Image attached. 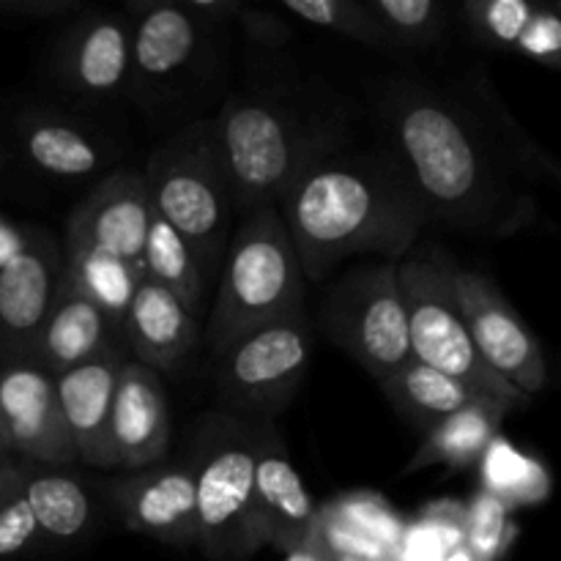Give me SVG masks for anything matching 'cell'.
I'll return each instance as SVG.
<instances>
[{
	"label": "cell",
	"instance_id": "obj_1",
	"mask_svg": "<svg viewBox=\"0 0 561 561\" xmlns=\"http://www.w3.org/2000/svg\"><path fill=\"white\" fill-rule=\"evenodd\" d=\"M373 107L381 146L414 184L427 225L502 239L535 222L546 157L485 77H389Z\"/></svg>",
	"mask_w": 561,
	"mask_h": 561
},
{
	"label": "cell",
	"instance_id": "obj_2",
	"mask_svg": "<svg viewBox=\"0 0 561 561\" xmlns=\"http://www.w3.org/2000/svg\"><path fill=\"white\" fill-rule=\"evenodd\" d=\"M277 211L307 285L351 255L398 263L427 228V211L398 159L383 146L343 142L294 181Z\"/></svg>",
	"mask_w": 561,
	"mask_h": 561
},
{
	"label": "cell",
	"instance_id": "obj_3",
	"mask_svg": "<svg viewBox=\"0 0 561 561\" xmlns=\"http://www.w3.org/2000/svg\"><path fill=\"white\" fill-rule=\"evenodd\" d=\"M214 129L236 219L277 206L310 164L351 140L343 104L310 85L230 93Z\"/></svg>",
	"mask_w": 561,
	"mask_h": 561
},
{
	"label": "cell",
	"instance_id": "obj_4",
	"mask_svg": "<svg viewBox=\"0 0 561 561\" xmlns=\"http://www.w3.org/2000/svg\"><path fill=\"white\" fill-rule=\"evenodd\" d=\"M142 179L153 214L190 247L203 283L214 290L236 219L214 118H195L170 131L148 157Z\"/></svg>",
	"mask_w": 561,
	"mask_h": 561
},
{
	"label": "cell",
	"instance_id": "obj_5",
	"mask_svg": "<svg viewBox=\"0 0 561 561\" xmlns=\"http://www.w3.org/2000/svg\"><path fill=\"white\" fill-rule=\"evenodd\" d=\"M307 279L277 206L239 219L230 236L203 340L211 356L263 323L305 316Z\"/></svg>",
	"mask_w": 561,
	"mask_h": 561
},
{
	"label": "cell",
	"instance_id": "obj_6",
	"mask_svg": "<svg viewBox=\"0 0 561 561\" xmlns=\"http://www.w3.org/2000/svg\"><path fill=\"white\" fill-rule=\"evenodd\" d=\"M186 466L195 480V546L214 561H247L266 548L255 507L252 420L230 411L203 414Z\"/></svg>",
	"mask_w": 561,
	"mask_h": 561
},
{
	"label": "cell",
	"instance_id": "obj_7",
	"mask_svg": "<svg viewBox=\"0 0 561 561\" xmlns=\"http://www.w3.org/2000/svg\"><path fill=\"white\" fill-rule=\"evenodd\" d=\"M455 266L458 263L442 247L422 239L398 261V288L409 323L411 362L466 383L482 400H491L502 409H526L531 400L488 370L477 354L455 301Z\"/></svg>",
	"mask_w": 561,
	"mask_h": 561
},
{
	"label": "cell",
	"instance_id": "obj_8",
	"mask_svg": "<svg viewBox=\"0 0 561 561\" xmlns=\"http://www.w3.org/2000/svg\"><path fill=\"white\" fill-rule=\"evenodd\" d=\"M129 96L142 113H168L208 91L219 69V42L225 22H211L186 3H131Z\"/></svg>",
	"mask_w": 561,
	"mask_h": 561
},
{
	"label": "cell",
	"instance_id": "obj_9",
	"mask_svg": "<svg viewBox=\"0 0 561 561\" xmlns=\"http://www.w3.org/2000/svg\"><path fill=\"white\" fill-rule=\"evenodd\" d=\"M318 327L329 343L378 381L409 365V323L398 288V263L359 266L329 285Z\"/></svg>",
	"mask_w": 561,
	"mask_h": 561
},
{
	"label": "cell",
	"instance_id": "obj_10",
	"mask_svg": "<svg viewBox=\"0 0 561 561\" xmlns=\"http://www.w3.org/2000/svg\"><path fill=\"white\" fill-rule=\"evenodd\" d=\"M312 356L305 316L263 323L214 356V383L230 414L274 420L294 400Z\"/></svg>",
	"mask_w": 561,
	"mask_h": 561
},
{
	"label": "cell",
	"instance_id": "obj_11",
	"mask_svg": "<svg viewBox=\"0 0 561 561\" xmlns=\"http://www.w3.org/2000/svg\"><path fill=\"white\" fill-rule=\"evenodd\" d=\"M131 36L135 22L126 11L82 9L49 49L47 80L80 104L129 96Z\"/></svg>",
	"mask_w": 561,
	"mask_h": 561
},
{
	"label": "cell",
	"instance_id": "obj_12",
	"mask_svg": "<svg viewBox=\"0 0 561 561\" xmlns=\"http://www.w3.org/2000/svg\"><path fill=\"white\" fill-rule=\"evenodd\" d=\"M453 288L460 318L488 370L529 400L540 394L548 378L546 354L540 340L520 321L502 290L485 274L460 266H455Z\"/></svg>",
	"mask_w": 561,
	"mask_h": 561
},
{
	"label": "cell",
	"instance_id": "obj_13",
	"mask_svg": "<svg viewBox=\"0 0 561 561\" xmlns=\"http://www.w3.org/2000/svg\"><path fill=\"white\" fill-rule=\"evenodd\" d=\"M20 164L58 184H77L107 173L118 159L113 137L80 113L27 104L11 118Z\"/></svg>",
	"mask_w": 561,
	"mask_h": 561
},
{
	"label": "cell",
	"instance_id": "obj_14",
	"mask_svg": "<svg viewBox=\"0 0 561 561\" xmlns=\"http://www.w3.org/2000/svg\"><path fill=\"white\" fill-rule=\"evenodd\" d=\"M64 279V247L36 230L31 244L0 266V365L31 362Z\"/></svg>",
	"mask_w": 561,
	"mask_h": 561
},
{
	"label": "cell",
	"instance_id": "obj_15",
	"mask_svg": "<svg viewBox=\"0 0 561 561\" xmlns=\"http://www.w3.org/2000/svg\"><path fill=\"white\" fill-rule=\"evenodd\" d=\"M0 427L14 458L47 469L75 463L55 398V378L33 362L0 365Z\"/></svg>",
	"mask_w": 561,
	"mask_h": 561
},
{
	"label": "cell",
	"instance_id": "obj_16",
	"mask_svg": "<svg viewBox=\"0 0 561 561\" xmlns=\"http://www.w3.org/2000/svg\"><path fill=\"white\" fill-rule=\"evenodd\" d=\"M151 219L153 206L142 173L113 170L71 208L64 241L96 247L142 274V247Z\"/></svg>",
	"mask_w": 561,
	"mask_h": 561
},
{
	"label": "cell",
	"instance_id": "obj_17",
	"mask_svg": "<svg viewBox=\"0 0 561 561\" xmlns=\"http://www.w3.org/2000/svg\"><path fill=\"white\" fill-rule=\"evenodd\" d=\"M255 433V507L266 546L290 553L316 537L321 513L290 463L274 420H252Z\"/></svg>",
	"mask_w": 561,
	"mask_h": 561
},
{
	"label": "cell",
	"instance_id": "obj_18",
	"mask_svg": "<svg viewBox=\"0 0 561 561\" xmlns=\"http://www.w3.org/2000/svg\"><path fill=\"white\" fill-rule=\"evenodd\" d=\"M170 400L157 370L124 359L110 411V453L113 466L129 471L162 463L170 449Z\"/></svg>",
	"mask_w": 561,
	"mask_h": 561
},
{
	"label": "cell",
	"instance_id": "obj_19",
	"mask_svg": "<svg viewBox=\"0 0 561 561\" xmlns=\"http://www.w3.org/2000/svg\"><path fill=\"white\" fill-rule=\"evenodd\" d=\"M110 504L126 529L168 546H195L197 507L190 466H151L107 485Z\"/></svg>",
	"mask_w": 561,
	"mask_h": 561
},
{
	"label": "cell",
	"instance_id": "obj_20",
	"mask_svg": "<svg viewBox=\"0 0 561 561\" xmlns=\"http://www.w3.org/2000/svg\"><path fill=\"white\" fill-rule=\"evenodd\" d=\"M126 356L121 351L96 356L55 378V398L69 433L75 460L88 466H113L110 453V411L115 381Z\"/></svg>",
	"mask_w": 561,
	"mask_h": 561
},
{
	"label": "cell",
	"instance_id": "obj_21",
	"mask_svg": "<svg viewBox=\"0 0 561 561\" xmlns=\"http://www.w3.org/2000/svg\"><path fill=\"white\" fill-rule=\"evenodd\" d=\"M121 332L135 362L157 373L175 370L203 340L201 321L170 290L146 277L131 296Z\"/></svg>",
	"mask_w": 561,
	"mask_h": 561
},
{
	"label": "cell",
	"instance_id": "obj_22",
	"mask_svg": "<svg viewBox=\"0 0 561 561\" xmlns=\"http://www.w3.org/2000/svg\"><path fill=\"white\" fill-rule=\"evenodd\" d=\"M118 340H124L118 323L104 316L85 296L66 288L60 279L58 301L38 332L31 362L58 378L60 373L71 370L82 362H91L110 351H121Z\"/></svg>",
	"mask_w": 561,
	"mask_h": 561
},
{
	"label": "cell",
	"instance_id": "obj_23",
	"mask_svg": "<svg viewBox=\"0 0 561 561\" xmlns=\"http://www.w3.org/2000/svg\"><path fill=\"white\" fill-rule=\"evenodd\" d=\"M22 485L42 542H75L93 526V502L80 477L22 460Z\"/></svg>",
	"mask_w": 561,
	"mask_h": 561
},
{
	"label": "cell",
	"instance_id": "obj_24",
	"mask_svg": "<svg viewBox=\"0 0 561 561\" xmlns=\"http://www.w3.org/2000/svg\"><path fill=\"white\" fill-rule=\"evenodd\" d=\"M378 383H381V392L387 394L389 403L425 433L482 400L466 383L455 381V378L444 376L433 367L420 365V362H409Z\"/></svg>",
	"mask_w": 561,
	"mask_h": 561
},
{
	"label": "cell",
	"instance_id": "obj_25",
	"mask_svg": "<svg viewBox=\"0 0 561 561\" xmlns=\"http://www.w3.org/2000/svg\"><path fill=\"white\" fill-rule=\"evenodd\" d=\"M64 247V285L85 296L115 323H124L142 274L121 257L96 247L60 241Z\"/></svg>",
	"mask_w": 561,
	"mask_h": 561
},
{
	"label": "cell",
	"instance_id": "obj_26",
	"mask_svg": "<svg viewBox=\"0 0 561 561\" xmlns=\"http://www.w3.org/2000/svg\"><path fill=\"white\" fill-rule=\"evenodd\" d=\"M507 414V409L491 400H477L469 409L444 420L442 425L431 427L405 471H420L427 466L463 469V466L477 463L485 455L488 444L499 436V425Z\"/></svg>",
	"mask_w": 561,
	"mask_h": 561
},
{
	"label": "cell",
	"instance_id": "obj_27",
	"mask_svg": "<svg viewBox=\"0 0 561 561\" xmlns=\"http://www.w3.org/2000/svg\"><path fill=\"white\" fill-rule=\"evenodd\" d=\"M142 277L170 290L195 318H201V312L206 310L208 288L190 247L157 214H153L146 247H142Z\"/></svg>",
	"mask_w": 561,
	"mask_h": 561
},
{
	"label": "cell",
	"instance_id": "obj_28",
	"mask_svg": "<svg viewBox=\"0 0 561 561\" xmlns=\"http://www.w3.org/2000/svg\"><path fill=\"white\" fill-rule=\"evenodd\" d=\"M482 488L502 499L507 510L540 504L551 491V477L537 458L510 447L502 436L488 444L482 455Z\"/></svg>",
	"mask_w": 561,
	"mask_h": 561
},
{
	"label": "cell",
	"instance_id": "obj_29",
	"mask_svg": "<svg viewBox=\"0 0 561 561\" xmlns=\"http://www.w3.org/2000/svg\"><path fill=\"white\" fill-rule=\"evenodd\" d=\"M283 11L310 22V25L323 27V31L340 33L365 47L381 49L387 55H398L400 49L389 38L387 27L381 25L367 3H354V0H288Z\"/></svg>",
	"mask_w": 561,
	"mask_h": 561
},
{
	"label": "cell",
	"instance_id": "obj_30",
	"mask_svg": "<svg viewBox=\"0 0 561 561\" xmlns=\"http://www.w3.org/2000/svg\"><path fill=\"white\" fill-rule=\"evenodd\" d=\"M367 5L398 49L433 47L447 31V16L438 0H376Z\"/></svg>",
	"mask_w": 561,
	"mask_h": 561
},
{
	"label": "cell",
	"instance_id": "obj_31",
	"mask_svg": "<svg viewBox=\"0 0 561 561\" xmlns=\"http://www.w3.org/2000/svg\"><path fill=\"white\" fill-rule=\"evenodd\" d=\"M42 546V535L22 485V460L11 458L0 469V559L25 557Z\"/></svg>",
	"mask_w": 561,
	"mask_h": 561
},
{
	"label": "cell",
	"instance_id": "obj_32",
	"mask_svg": "<svg viewBox=\"0 0 561 561\" xmlns=\"http://www.w3.org/2000/svg\"><path fill=\"white\" fill-rule=\"evenodd\" d=\"M466 553L474 561H499L504 548L513 540L510 510L502 499L488 493L485 488L474 493L469 507V518L463 526Z\"/></svg>",
	"mask_w": 561,
	"mask_h": 561
},
{
	"label": "cell",
	"instance_id": "obj_33",
	"mask_svg": "<svg viewBox=\"0 0 561 561\" xmlns=\"http://www.w3.org/2000/svg\"><path fill=\"white\" fill-rule=\"evenodd\" d=\"M463 14L477 42L493 49H515L535 5L526 0H469Z\"/></svg>",
	"mask_w": 561,
	"mask_h": 561
},
{
	"label": "cell",
	"instance_id": "obj_34",
	"mask_svg": "<svg viewBox=\"0 0 561 561\" xmlns=\"http://www.w3.org/2000/svg\"><path fill=\"white\" fill-rule=\"evenodd\" d=\"M515 49L524 53L526 58H535L546 66H559L561 20L557 16V11L535 9L529 25L524 27L518 44H515Z\"/></svg>",
	"mask_w": 561,
	"mask_h": 561
},
{
	"label": "cell",
	"instance_id": "obj_35",
	"mask_svg": "<svg viewBox=\"0 0 561 561\" xmlns=\"http://www.w3.org/2000/svg\"><path fill=\"white\" fill-rule=\"evenodd\" d=\"M233 22H239L241 31L247 33L252 44H261V47H285L290 42V27L277 11L261 9V5H247L239 3L236 9Z\"/></svg>",
	"mask_w": 561,
	"mask_h": 561
},
{
	"label": "cell",
	"instance_id": "obj_36",
	"mask_svg": "<svg viewBox=\"0 0 561 561\" xmlns=\"http://www.w3.org/2000/svg\"><path fill=\"white\" fill-rule=\"evenodd\" d=\"M80 11L77 0H0V20H58Z\"/></svg>",
	"mask_w": 561,
	"mask_h": 561
},
{
	"label": "cell",
	"instance_id": "obj_37",
	"mask_svg": "<svg viewBox=\"0 0 561 561\" xmlns=\"http://www.w3.org/2000/svg\"><path fill=\"white\" fill-rule=\"evenodd\" d=\"M33 233H36V230L22 228V225L11 222V219L0 217V266L9 263L16 252L25 250V247L31 244Z\"/></svg>",
	"mask_w": 561,
	"mask_h": 561
},
{
	"label": "cell",
	"instance_id": "obj_38",
	"mask_svg": "<svg viewBox=\"0 0 561 561\" xmlns=\"http://www.w3.org/2000/svg\"><path fill=\"white\" fill-rule=\"evenodd\" d=\"M16 164H20V157H16L11 131H3V126H0V190H5L14 181Z\"/></svg>",
	"mask_w": 561,
	"mask_h": 561
},
{
	"label": "cell",
	"instance_id": "obj_39",
	"mask_svg": "<svg viewBox=\"0 0 561 561\" xmlns=\"http://www.w3.org/2000/svg\"><path fill=\"white\" fill-rule=\"evenodd\" d=\"M318 526H321V524H318ZM283 561H329V559H327V553H323L321 542H318V531H316V537H312L307 546H301V548H296V551L285 553Z\"/></svg>",
	"mask_w": 561,
	"mask_h": 561
},
{
	"label": "cell",
	"instance_id": "obj_40",
	"mask_svg": "<svg viewBox=\"0 0 561 561\" xmlns=\"http://www.w3.org/2000/svg\"><path fill=\"white\" fill-rule=\"evenodd\" d=\"M0 455H11L9 444H5V436H3V427H0Z\"/></svg>",
	"mask_w": 561,
	"mask_h": 561
},
{
	"label": "cell",
	"instance_id": "obj_41",
	"mask_svg": "<svg viewBox=\"0 0 561 561\" xmlns=\"http://www.w3.org/2000/svg\"><path fill=\"white\" fill-rule=\"evenodd\" d=\"M453 561H474V559H471L469 553H466V548H463V551H458V553H455Z\"/></svg>",
	"mask_w": 561,
	"mask_h": 561
},
{
	"label": "cell",
	"instance_id": "obj_42",
	"mask_svg": "<svg viewBox=\"0 0 561 561\" xmlns=\"http://www.w3.org/2000/svg\"><path fill=\"white\" fill-rule=\"evenodd\" d=\"M11 458H14V455H0V469H3V466H5V463H9V460H11Z\"/></svg>",
	"mask_w": 561,
	"mask_h": 561
}]
</instances>
